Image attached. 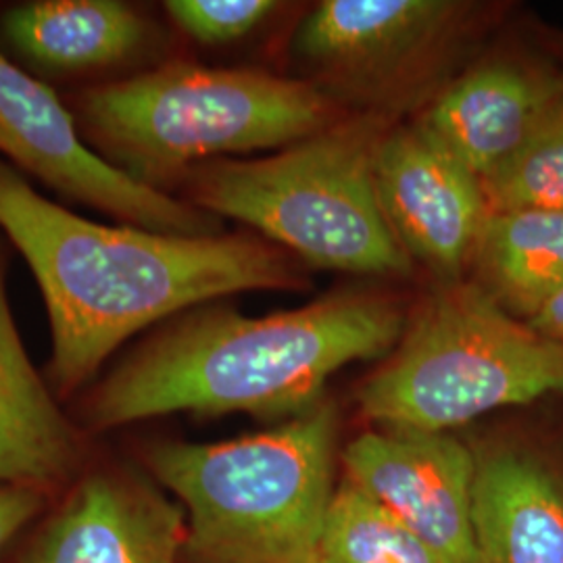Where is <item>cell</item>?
I'll return each instance as SVG.
<instances>
[{"label":"cell","instance_id":"obj_15","mask_svg":"<svg viewBox=\"0 0 563 563\" xmlns=\"http://www.w3.org/2000/svg\"><path fill=\"white\" fill-rule=\"evenodd\" d=\"M467 272L505 313L532 322L563 286V211H490Z\"/></svg>","mask_w":563,"mask_h":563},{"label":"cell","instance_id":"obj_19","mask_svg":"<svg viewBox=\"0 0 563 563\" xmlns=\"http://www.w3.org/2000/svg\"><path fill=\"white\" fill-rule=\"evenodd\" d=\"M280 4L272 0H172V20L202 44H225L253 32Z\"/></svg>","mask_w":563,"mask_h":563},{"label":"cell","instance_id":"obj_12","mask_svg":"<svg viewBox=\"0 0 563 563\" xmlns=\"http://www.w3.org/2000/svg\"><path fill=\"white\" fill-rule=\"evenodd\" d=\"M563 97V74L493 59L453 81L418 121L478 180L490 178Z\"/></svg>","mask_w":563,"mask_h":563},{"label":"cell","instance_id":"obj_11","mask_svg":"<svg viewBox=\"0 0 563 563\" xmlns=\"http://www.w3.org/2000/svg\"><path fill=\"white\" fill-rule=\"evenodd\" d=\"M186 516L136 476L97 472L36 534L21 563H181Z\"/></svg>","mask_w":563,"mask_h":563},{"label":"cell","instance_id":"obj_6","mask_svg":"<svg viewBox=\"0 0 563 563\" xmlns=\"http://www.w3.org/2000/svg\"><path fill=\"white\" fill-rule=\"evenodd\" d=\"M563 395V351L476 282H439L357 395L378 428L451 432L490 411Z\"/></svg>","mask_w":563,"mask_h":563},{"label":"cell","instance_id":"obj_10","mask_svg":"<svg viewBox=\"0 0 563 563\" xmlns=\"http://www.w3.org/2000/svg\"><path fill=\"white\" fill-rule=\"evenodd\" d=\"M481 563H563V449L537 432L474 446Z\"/></svg>","mask_w":563,"mask_h":563},{"label":"cell","instance_id":"obj_16","mask_svg":"<svg viewBox=\"0 0 563 563\" xmlns=\"http://www.w3.org/2000/svg\"><path fill=\"white\" fill-rule=\"evenodd\" d=\"M2 32L46 69L104 67L141 48L144 21L113 0H46L11 9Z\"/></svg>","mask_w":563,"mask_h":563},{"label":"cell","instance_id":"obj_9","mask_svg":"<svg viewBox=\"0 0 563 563\" xmlns=\"http://www.w3.org/2000/svg\"><path fill=\"white\" fill-rule=\"evenodd\" d=\"M384 218L407 257L439 282L462 280L488 218L483 181L420 123L390 128L376 153Z\"/></svg>","mask_w":563,"mask_h":563},{"label":"cell","instance_id":"obj_18","mask_svg":"<svg viewBox=\"0 0 563 563\" xmlns=\"http://www.w3.org/2000/svg\"><path fill=\"white\" fill-rule=\"evenodd\" d=\"M483 188L488 211H563V97Z\"/></svg>","mask_w":563,"mask_h":563},{"label":"cell","instance_id":"obj_21","mask_svg":"<svg viewBox=\"0 0 563 563\" xmlns=\"http://www.w3.org/2000/svg\"><path fill=\"white\" fill-rule=\"evenodd\" d=\"M530 325L563 351V286L551 297V301L544 305L541 313L530 322Z\"/></svg>","mask_w":563,"mask_h":563},{"label":"cell","instance_id":"obj_3","mask_svg":"<svg viewBox=\"0 0 563 563\" xmlns=\"http://www.w3.org/2000/svg\"><path fill=\"white\" fill-rule=\"evenodd\" d=\"M336 439V407L322 401L234 441L153 444L148 470L186 511V560L320 563Z\"/></svg>","mask_w":563,"mask_h":563},{"label":"cell","instance_id":"obj_5","mask_svg":"<svg viewBox=\"0 0 563 563\" xmlns=\"http://www.w3.org/2000/svg\"><path fill=\"white\" fill-rule=\"evenodd\" d=\"M78 109L104 159L148 186L211 157L286 148L336 121L309 81L188 63L92 88Z\"/></svg>","mask_w":563,"mask_h":563},{"label":"cell","instance_id":"obj_13","mask_svg":"<svg viewBox=\"0 0 563 563\" xmlns=\"http://www.w3.org/2000/svg\"><path fill=\"white\" fill-rule=\"evenodd\" d=\"M463 7L451 0H325L301 21L295 51L332 80H383L443 41Z\"/></svg>","mask_w":563,"mask_h":563},{"label":"cell","instance_id":"obj_17","mask_svg":"<svg viewBox=\"0 0 563 563\" xmlns=\"http://www.w3.org/2000/svg\"><path fill=\"white\" fill-rule=\"evenodd\" d=\"M320 563H451L362 488L342 478L323 526Z\"/></svg>","mask_w":563,"mask_h":563},{"label":"cell","instance_id":"obj_14","mask_svg":"<svg viewBox=\"0 0 563 563\" xmlns=\"http://www.w3.org/2000/svg\"><path fill=\"white\" fill-rule=\"evenodd\" d=\"M78 462L76 430L21 344L0 260V484L46 490L67 481Z\"/></svg>","mask_w":563,"mask_h":563},{"label":"cell","instance_id":"obj_1","mask_svg":"<svg viewBox=\"0 0 563 563\" xmlns=\"http://www.w3.org/2000/svg\"><path fill=\"white\" fill-rule=\"evenodd\" d=\"M0 228L41 284L60 397L142 328L244 290L301 288L280 249L249 236H174L88 222L0 162Z\"/></svg>","mask_w":563,"mask_h":563},{"label":"cell","instance_id":"obj_7","mask_svg":"<svg viewBox=\"0 0 563 563\" xmlns=\"http://www.w3.org/2000/svg\"><path fill=\"white\" fill-rule=\"evenodd\" d=\"M0 153L74 201L142 230L220 236V218L132 178L86 146L57 95L0 53Z\"/></svg>","mask_w":563,"mask_h":563},{"label":"cell","instance_id":"obj_4","mask_svg":"<svg viewBox=\"0 0 563 563\" xmlns=\"http://www.w3.org/2000/svg\"><path fill=\"white\" fill-rule=\"evenodd\" d=\"M378 115L334 121L265 159H216L186 172L190 197L213 216L260 230L316 267L405 276L411 260L384 218Z\"/></svg>","mask_w":563,"mask_h":563},{"label":"cell","instance_id":"obj_20","mask_svg":"<svg viewBox=\"0 0 563 563\" xmlns=\"http://www.w3.org/2000/svg\"><path fill=\"white\" fill-rule=\"evenodd\" d=\"M44 504V490L18 484H0V551L30 522Z\"/></svg>","mask_w":563,"mask_h":563},{"label":"cell","instance_id":"obj_2","mask_svg":"<svg viewBox=\"0 0 563 563\" xmlns=\"http://www.w3.org/2000/svg\"><path fill=\"white\" fill-rule=\"evenodd\" d=\"M405 325L399 302L355 290L265 318L199 309L111 372L86 402V422L109 430L180 411L290 420L322 402L344 365L388 355Z\"/></svg>","mask_w":563,"mask_h":563},{"label":"cell","instance_id":"obj_8","mask_svg":"<svg viewBox=\"0 0 563 563\" xmlns=\"http://www.w3.org/2000/svg\"><path fill=\"white\" fill-rule=\"evenodd\" d=\"M344 478L451 563H481L474 446L451 432L374 428L346 444Z\"/></svg>","mask_w":563,"mask_h":563}]
</instances>
